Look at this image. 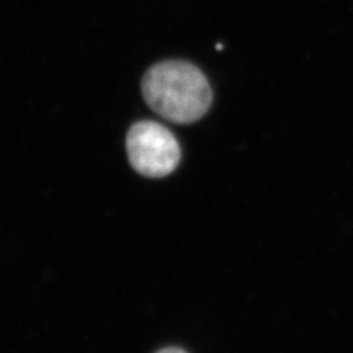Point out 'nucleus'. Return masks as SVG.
<instances>
[{
  "label": "nucleus",
  "instance_id": "f257e3e1",
  "mask_svg": "<svg viewBox=\"0 0 353 353\" xmlns=\"http://www.w3.org/2000/svg\"><path fill=\"white\" fill-rule=\"evenodd\" d=\"M141 92L152 110L175 124L196 123L212 102L206 77L185 61H165L152 66L143 79Z\"/></svg>",
  "mask_w": 353,
  "mask_h": 353
},
{
  "label": "nucleus",
  "instance_id": "f03ea898",
  "mask_svg": "<svg viewBox=\"0 0 353 353\" xmlns=\"http://www.w3.org/2000/svg\"><path fill=\"white\" fill-rule=\"evenodd\" d=\"M127 154L131 167L150 179H162L176 168L180 145L172 132L153 121H140L127 132Z\"/></svg>",
  "mask_w": 353,
  "mask_h": 353
},
{
  "label": "nucleus",
  "instance_id": "7ed1b4c3",
  "mask_svg": "<svg viewBox=\"0 0 353 353\" xmlns=\"http://www.w3.org/2000/svg\"><path fill=\"white\" fill-rule=\"evenodd\" d=\"M157 353H187V352L180 349V347H165V349H162V350H159Z\"/></svg>",
  "mask_w": 353,
  "mask_h": 353
}]
</instances>
